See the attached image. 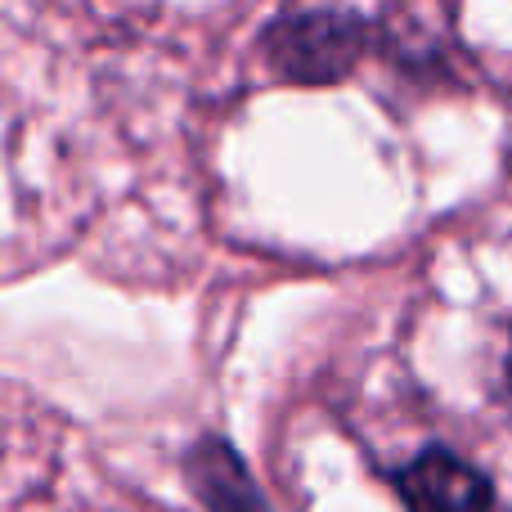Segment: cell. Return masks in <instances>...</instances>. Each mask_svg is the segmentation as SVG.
<instances>
[{"instance_id":"3957f363","label":"cell","mask_w":512,"mask_h":512,"mask_svg":"<svg viewBox=\"0 0 512 512\" xmlns=\"http://www.w3.org/2000/svg\"><path fill=\"white\" fill-rule=\"evenodd\" d=\"M189 477H194L198 495L212 512H265L261 495H256L248 468L225 441L207 436L194 454H189Z\"/></svg>"},{"instance_id":"6da1fadb","label":"cell","mask_w":512,"mask_h":512,"mask_svg":"<svg viewBox=\"0 0 512 512\" xmlns=\"http://www.w3.org/2000/svg\"><path fill=\"white\" fill-rule=\"evenodd\" d=\"M373 45V27L355 9L310 5L288 9L261 32V59L292 86H337Z\"/></svg>"},{"instance_id":"277c9868","label":"cell","mask_w":512,"mask_h":512,"mask_svg":"<svg viewBox=\"0 0 512 512\" xmlns=\"http://www.w3.org/2000/svg\"><path fill=\"white\" fill-rule=\"evenodd\" d=\"M508 387H512V346H508Z\"/></svg>"},{"instance_id":"7a4b0ae2","label":"cell","mask_w":512,"mask_h":512,"mask_svg":"<svg viewBox=\"0 0 512 512\" xmlns=\"http://www.w3.org/2000/svg\"><path fill=\"white\" fill-rule=\"evenodd\" d=\"M396 495L405 499L409 512H490L495 508V490H490L486 472L472 468L468 459L441 450H423L414 463L396 472Z\"/></svg>"}]
</instances>
